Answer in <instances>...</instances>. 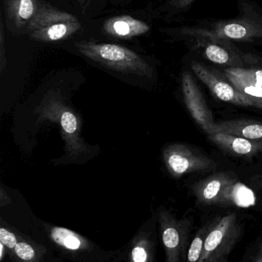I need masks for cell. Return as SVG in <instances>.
<instances>
[{
  "label": "cell",
  "instance_id": "cell-1",
  "mask_svg": "<svg viewBox=\"0 0 262 262\" xmlns=\"http://www.w3.org/2000/svg\"><path fill=\"white\" fill-rule=\"evenodd\" d=\"M239 14L232 19L205 21L166 29L181 36L247 43H262V9L249 0H238Z\"/></svg>",
  "mask_w": 262,
  "mask_h": 262
},
{
  "label": "cell",
  "instance_id": "cell-2",
  "mask_svg": "<svg viewBox=\"0 0 262 262\" xmlns=\"http://www.w3.org/2000/svg\"><path fill=\"white\" fill-rule=\"evenodd\" d=\"M75 46L83 56L108 69L139 76L152 77L153 75L152 68L146 60L123 46L92 40H82L75 42Z\"/></svg>",
  "mask_w": 262,
  "mask_h": 262
},
{
  "label": "cell",
  "instance_id": "cell-3",
  "mask_svg": "<svg viewBox=\"0 0 262 262\" xmlns=\"http://www.w3.org/2000/svg\"><path fill=\"white\" fill-rule=\"evenodd\" d=\"M81 29V21L76 16L40 0L26 34L34 41L56 42L71 38Z\"/></svg>",
  "mask_w": 262,
  "mask_h": 262
},
{
  "label": "cell",
  "instance_id": "cell-4",
  "mask_svg": "<svg viewBox=\"0 0 262 262\" xmlns=\"http://www.w3.org/2000/svg\"><path fill=\"white\" fill-rule=\"evenodd\" d=\"M38 115L39 119L48 120L59 125L68 155L78 157L86 152L87 148L80 137L79 120L58 95L51 93L46 96L40 106Z\"/></svg>",
  "mask_w": 262,
  "mask_h": 262
},
{
  "label": "cell",
  "instance_id": "cell-5",
  "mask_svg": "<svg viewBox=\"0 0 262 262\" xmlns=\"http://www.w3.org/2000/svg\"><path fill=\"white\" fill-rule=\"evenodd\" d=\"M240 234L241 227L236 213L211 222L199 262H227Z\"/></svg>",
  "mask_w": 262,
  "mask_h": 262
},
{
  "label": "cell",
  "instance_id": "cell-6",
  "mask_svg": "<svg viewBox=\"0 0 262 262\" xmlns=\"http://www.w3.org/2000/svg\"><path fill=\"white\" fill-rule=\"evenodd\" d=\"M158 223L166 253L165 262H186L191 230L189 220H177L167 210H162Z\"/></svg>",
  "mask_w": 262,
  "mask_h": 262
},
{
  "label": "cell",
  "instance_id": "cell-7",
  "mask_svg": "<svg viewBox=\"0 0 262 262\" xmlns=\"http://www.w3.org/2000/svg\"><path fill=\"white\" fill-rule=\"evenodd\" d=\"M165 164L174 177L211 169L213 161L187 145L175 143L169 145L163 152Z\"/></svg>",
  "mask_w": 262,
  "mask_h": 262
},
{
  "label": "cell",
  "instance_id": "cell-8",
  "mask_svg": "<svg viewBox=\"0 0 262 262\" xmlns=\"http://www.w3.org/2000/svg\"><path fill=\"white\" fill-rule=\"evenodd\" d=\"M191 68L195 75L218 99L235 105L255 107L252 101L240 93L230 82L225 81L215 71L195 61H192Z\"/></svg>",
  "mask_w": 262,
  "mask_h": 262
},
{
  "label": "cell",
  "instance_id": "cell-9",
  "mask_svg": "<svg viewBox=\"0 0 262 262\" xmlns=\"http://www.w3.org/2000/svg\"><path fill=\"white\" fill-rule=\"evenodd\" d=\"M182 84L185 103L192 118L208 135L212 134L215 122L212 112L208 107L203 94L190 72L183 73Z\"/></svg>",
  "mask_w": 262,
  "mask_h": 262
},
{
  "label": "cell",
  "instance_id": "cell-10",
  "mask_svg": "<svg viewBox=\"0 0 262 262\" xmlns=\"http://www.w3.org/2000/svg\"><path fill=\"white\" fill-rule=\"evenodd\" d=\"M195 39L206 58L215 64L240 67L247 62H256L255 57L243 53L235 47L232 41L206 38Z\"/></svg>",
  "mask_w": 262,
  "mask_h": 262
},
{
  "label": "cell",
  "instance_id": "cell-11",
  "mask_svg": "<svg viewBox=\"0 0 262 262\" xmlns=\"http://www.w3.org/2000/svg\"><path fill=\"white\" fill-rule=\"evenodd\" d=\"M229 82L262 110V69L230 67L224 70Z\"/></svg>",
  "mask_w": 262,
  "mask_h": 262
},
{
  "label": "cell",
  "instance_id": "cell-12",
  "mask_svg": "<svg viewBox=\"0 0 262 262\" xmlns=\"http://www.w3.org/2000/svg\"><path fill=\"white\" fill-rule=\"evenodd\" d=\"M40 0H3L6 27L10 33H26V27L38 10Z\"/></svg>",
  "mask_w": 262,
  "mask_h": 262
},
{
  "label": "cell",
  "instance_id": "cell-13",
  "mask_svg": "<svg viewBox=\"0 0 262 262\" xmlns=\"http://www.w3.org/2000/svg\"><path fill=\"white\" fill-rule=\"evenodd\" d=\"M150 27L147 23L131 15L111 17L104 21L103 31L112 38L130 39L147 33Z\"/></svg>",
  "mask_w": 262,
  "mask_h": 262
},
{
  "label": "cell",
  "instance_id": "cell-14",
  "mask_svg": "<svg viewBox=\"0 0 262 262\" xmlns=\"http://www.w3.org/2000/svg\"><path fill=\"white\" fill-rule=\"evenodd\" d=\"M209 138L223 150L237 156L255 155L262 151V140H252L225 133L215 132Z\"/></svg>",
  "mask_w": 262,
  "mask_h": 262
},
{
  "label": "cell",
  "instance_id": "cell-15",
  "mask_svg": "<svg viewBox=\"0 0 262 262\" xmlns=\"http://www.w3.org/2000/svg\"><path fill=\"white\" fill-rule=\"evenodd\" d=\"M233 179L226 173H216L194 186V194L203 204H215L223 189Z\"/></svg>",
  "mask_w": 262,
  "mask_h": 262
},
{
  "label": "cell",
  "instance_id": "cell-16",
  "mask_svg": "<svg viewBox=\"0 0 262 262\" xmlns=\"http://www.w3.org/2000/svg\"><path fill=\"white\" fill-rule=\"evenodd\" d=\"M255 203V195L250 188L240 182L232 180L223 189L215 204L235 205L247 208Z\"/></svg>",
  "mask_w": 262,
  "mask_h": 262
},
{
  "label": "cell",
  "instance_id": "cell-17",
  "mask_svg": "<svg viewBox=\"0 0 262 262\" xmlns=\"http://www.w3.org/2000/svg\"><path fill=\"white\" fill-rule=\"evenodd\" d=\"M220 132L252 140H262V123L234 120L215 123L214 133Z\"/></svg>",
  "mask_w": 262,
  "mask_h": 262
},
{
  "label": "cell",
  "instance_id": "cell-18",
  "mask_svg": "<svg viewBox=\"0 0 262 262\" xmlns=\"http://www.w3.org/2000/svg\"><path fill=\"white\" fill-rule=\"evenodd\" d=\"M49 236L57 246L66 250L78 252L89 247V243L86 238L66 228L58 226L51 228Z\"/></svg>",
  "mask_w": 262,
  "mask_h": 262
},
{
  "label": "cell",
  "instance_id": "cell-19",
  "mask_svg": "<svg viewBox=\"0 0 262 262\" xmlns=\"http://www.w3.org/2000/svg\"><path fill=\"white\" fill-rule=\"evenodd\" d=\"M153 252L150 240L140 234L135 238L131 246L129 262H152Z\"/></svg>",
  "mask_w": 262,
  "mask_h": 262
},
{
  "label": "cell",
  "instance_id": "cell-20",
  "mask_svg": "<svg viewBox=\"0 0 262 262\" xmlns=\"http://www.w3.org/2000/svg\"><path fill=\"white\" fill-rule=\"evenodd\" d=\"M209 225H210V223H208L203 227L200 228L197 231L192 243L189 244L186 262L200 261L201 254H203V247H204L205 241H206V236H207L208 232H209Z\"/></svg>",
  "mask_w": 262,
  "mask_h": 262
},
{
  "label": "cell",
  "instance_id": "cell-21",
  "mask_svg": "<svg viewBox=\"0 0 262 262\" xmlns=\"http://www.w3.org/2000/svg\"><path fill=\"white\" fill-rule=\"evenodd\" d=\"M13 252L21 262H35L37 260V252L34 246L23 240L18 242Z\"/></svg>",
  "mask_w": 262,
  "mask_h": 262
},
{
  "label": "cell",
  "instance_id": "cell-22",
  "mask_svg": "<svg viewBox=\"0 0 262 262\" xmlns=\"http://www.w3.org/2000/svg\"><path fill=\"white\" fill-rule=\"evenodd\" d=\"M195 0H167L163 6V11L170 15L179 13L186 10Z\"/></svg>",
  "mask_w": 262,
  "mask_h": 262
},
{
  "label": "cell",
  "instance_id": "cell-23",
  "mask_svg": "<svg viewBox=\"0 0 262 262\" xmlns=\"http://www.w3.org/2000/svg\"><path fill=\"white\" fill-rule=\"evenodd\" d=\"M0 242L5 247L10 249V250H13L14 248L18 243V239L13 232L2 227L0 229Z\"/></svg>",
  "mask_w": 262,
  "mask_h": 262
},
{
  "label": "cell",
  "instance_id": "cell-24",
  "mask_svg": "<svg viewBox=\"0 0 262 262\" xmlns=\"http://www.w3.org/2000/svg\"><path fill=\"white\" fill-rule=\"evenodd\" d=\"M6 49H5V32L3 17L0 18V64L2 72L6 64Z\"/></svg>",
  "mask_w": 262,
  "mask_h": 262
},
{
  "label": "cell",
  "instance_id": "cell-25",
  "mask_svg": "<svg viewBox=\"0 0 262 262\" xmlns=\"http://www.w3.org/2000/svg\"><path fill=\"white\" fill-rule=\"evenodd\" d=\"M4 190H3V189H1V199H0V202H1V206H7V205L10 204V203H12L10 198L8 196V195H6L4 199Z\"/></svg>",
  "mask_w": 262,
  "mask_h": 262
},
{
  "label": "cell",
  "instance_id": "cell-26",
  "mask_svg": "<svg viewBox=\"0 0 262 262\" xmlns=\"http://www.w3.org/2000/svg\"><path fill=\"white\" fill-rule=\"evenodd\" d=\"M76 1L78 2L79 6H81L82 9H83V13H84L86 9H87L89 5H90L92 0H76Z\"/></svg>",
  "mask_w": 262,
  "mask_h": 262
},
{
  "label": "cell",
  "instance_id": "cell-27",
  "mask_svg": "<svg viewBox=\"0 0 262 262\" xmlns=\"http://www.w3.org/2000/svg\"><path fill=\"white\" fill-rule=\"evenodd\" d=\"M253 262H262V243L258 247V252H257Z\"/></svg>",
  "mask_w": 262,
  "mask_h": 262
}]
</instances>
